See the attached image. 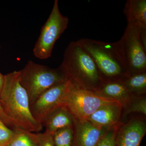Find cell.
Listing matches in <instances>:
<instances>
[{
  "mask_svg": "<svg viewBox=\"0 0 146 146\" xmlns=\"http://www.w3.org/2000/svg\"><path fill=\"white\" fill-rule=\"evenodd\" d=\"M0 104L13 126V130L39 132L43 126L35 121L30 110L28 95L20 81L19 71L4 75Z\"/></svg>",
  "mask_w": 146,
  "mask_h": 146,
  "instance_id": "1",
  "label": "cell"
},
{
  "mask_svg": "<svg viewBox=\"0 0 146 146\" xmlns=\"http://www.w3.org/2000/svg\"><path fill=\"white\" fill-rule=\"evenodd\" d=\"M59 67L76 88L95 93L103 82L94 60L77 41L70 42L65 49Z\"/></svg>",
  "mask_w": 146,
  "mask_h": 146,
  "instance_id": "2",
  "label": "cell"
},
{
  "mask_svg": "<svg viewBox=\"0 0 146 146\" xmlns=\"http://www.w3.org/2000/svg\"><path fill=\"white\" fill-rule=\"evenodd\" d=\"M77 41L94 60L103 81H122L129 76L117 42L111 43L88 38H82Z\"/></svg>",
  "mask_w": 146,
  "mask_h": 146,
  "instance_id": "3",
  "label": "cell"
},
{
  "mask_svg": "<svg viewBox=\"0 0 146 146\" xmlns=\"http://www.w3.org/2000/svg\"><path fill=\"white\" fill-rule=\"evenodd\" d=\"M19 71L20 82L27 93L30 104L49 89L67 80L60 67L52 68L31 60Z\"/></svg>",
  "mask_w": 146,
  "mask_h": 146,
  "instance_id": "4",
  "label": "cell"
},
{
  "mask_svg": "<svg viewBox=\"0 0 146 146\" xmlns=\"http://www.w3.org/2000/svg\"><path fill=\"white\" fill-rule=\"evenodd\" d=\"M116 102L119 103L100 96L94 92L76 88L70 82L68 91L62 101V106L70 112L74 119L84 121H87L102 106Z\"/></svg>",
  "mask_w": 146,
  "mask_h": 146,
  "instance_id": "5",
  "label": "cell"
},
{
  "mask_svg": "<svg viewBox=\"0 0 146 146\" xmlns=\"http://www.w3.org/2000/svg\"><path fill=\"white\" fill-rule=\"evenodd\" d=\"M69 23L68 17L60 12L58 1L55 0L51 12L35 45L33 54L35 57L46 59L51 56L56 42L67 28Z\"/></svg>",
  "mask_w": 146,
  "mask_h": 146,
  "instance_id": "6",
  "label": "cell"
},
{
  "mask_svg": "<svg viewBox=\"0 0 146 146\" xmlns=\"http://www.w3.org/2000/svg\"><path fill=\"white\" fill-rule=\"evenodd\" d=\"M141 30L127 25L117 43L129 76L146 72V49L140 39Z\"/></svg>",
  "mask_w": 146,
  "mask_h": 146,
  "instance_id": "7",
  "label": "cell"
},
{
  "mask_svg": "<svg viewBox=\"0 0 146 146\" xmlns=\"http://www.w3.org/2000/svg\"><path fill=\"white\" fill-rule=\"evenodd\" d=\"M70 82L65 81L49 89L31 104L30 110L37 123L43 126L44 122L54 110L62 106V101L67 93Z\"/></svg>",
  "mask_w": 146,
  "mask_h": 146,
  "instance_id": "8",
  "label": "cell"
},
{
  "mask_svg": "<svg viewBox=\"0 0 146 146\" xmlns=\"http://www.w3.org/2000/svg\"><path fill=\"white\" fill-rule=\"evenodd\" d=\"M146 133L145 119L136 117L127 123L119 124L116 133V146H140Z\"/></svg>",
  "mask_w": 146,
  "mask_h": 146,
  "instance_id": "9",
  "label": "cell"
},
{
  "mask_svg": "<svg viewBox=\"0 0 146 146\" xmlns=\"http://www.w3.org/2000/svg\"><path fill=\"white\" fill-rule=\"evenodd\" d=\"M73 146H98L108 129L96 126L89 121H78L74 119Z\"/></svg>",
  "mask_w": 146,
  "mask_h": 146,
  "instance_id": "10",
  "label": "cell"
},
{
  "mask_svg": "<svg viewBox=\"0 0 146 146\" xmlns=\"http://www.w3.org/2000/svg\"><path fill=\"white\" fill-rule=\"evenodd\" d=\"M123 110L122 105L119 103L105 105L97 110L87 120L98 127L109 129L119 125Z\"/></svg>",
  "mask_w": 146,
  "mask_h": 146,
  "instance_id": "11",
  "label": "cell"
},
{
  "mask_svg": "<svg viewBox=\"0 0 146 146\" xmlns=\"http://www.w3.org/2000/svg\"><path fill=\"white\" fill-rule=\"evenodd\" d=\"M123 12L126 18L127 25L146 30V0H128Z\"/></svg>",
  "mask_w": 146,
  "mask_h": 146,
  "instance_id": "12",
  "label": "cell"
},
{
  "mask_svg": "<svg viewBox=\"0 0 146 146\" xmlns=\"http://www.w3.org/2000/svg\"><path fill=\"white\" fill-rule=\"evenodd\" d=\"M95 94L100 96L114 100L122 105L123 108L130 101L132 96L121 81H103Z\"/></svg>",
  "mask_w": 146,
  "mask_h": 146,
  "instance_id": "13",
  "label": "cell"
},
{
  "mask_svg": "<svg viewBox=\"0 0 146 146\" xmlns=\"http://www.w3.org/2000/svg\"><path fill=\"white\" fill-rule=\"evenodd\" d=\"M74 118L70 112L63 106L54 110L46 118L44 123L45 132L52 135L59 129L74 126Z\"/></svg>",
  "mask_w": 146,
  "mask_h": 146,
  "instance_id": "14",
  "label": "cell"
},
{
  "mask_svg": "<svg viewBox=\"0 0 146 146\" xmlns=\"http://www.w3.org/2000/svg\"><path fill=\"white\" fill-rule=\"evenodd\" d=\"M121 82L132 96L145 95L146 72L129 76Z\"/></svg>",
  "mask_w": 146,
  "mask_h": 146,
  "instance_id": "15",
  "label": "cell"
},
{
  "mask_svg": "<svg viewBox=\"0 0 146 146\" xmlns=\"http://www.w3.org/2000/svg\"><path fill=\"white\" fill-rule=\"evenodd\" d=\"M55 146H73L74 130L73 127L59 129L52 134Z\"/></svg>",
  "mask_w": 146,
  "mask_h": 146,
  "instance_id": "16",
  "label": "cell"
},
{
  "mask_svg": "<svg viewBox=\"0 0 146 146\" xmlns=\"http://www.w3.org/2000/svg\"><path fill=\"white\" fill-rule=\"evenodd\" d=\"M123 109L124 110V115L133 112L141 113L146 115V98L145 96H132L129 103Z\"/></svg>",
  "mask_w": 146,
  "mask_h": 146,
  "instance_id": "17",
  "label": "cell"
},
{
  "mask_svg": "<svg viewBox=\"0 0 146 146\" xmlns=\"http://www.w3.org/2000/svg\"><path fill=\"white\" fill-rule=\"evenodd\" d=\"M15 134L6 146H36L26 131L14 130Z\"/></svg>",
  "mask_w": 146,
  "mask_h": 146,
  "instance_id": "18",
  "label": "cell"
},
{
  "mask_svg": "<svg viewBox=\"0 0 146 146\" xmlns=\"http://www.w3.org/2000/svg\"><path fill=\"white\" fill-rule=\"evenodd\" d=\"M26 131L36 146H55L52 134L46 132L35 133Z\"/></svg>",
  "mask_w": 146,
  "mask_h": 146,
  "instance_id": "19",
  "label": "cell"
},
{
  "mask_svg": "<svg viewBox=\"0 0 146 146\" xmlns=\"http://www.w3.org/2000/svg\"><path fill=\"white\" fill-rule=\"evenodd\" d=\"M119 125L108 130L100 141L98 146H116L115 138Z\"/></svg>",
  "mask_w": 146,
  "mask_h": 146,
  "instance_id": "20",
  "label": "cell"
},
{
  "mask_svg": "<svg viewBox=\"0 0 146 146\" xmlns=\"http://www.w3.org/2000/svg\"><path fill=\"white\" fill-rule=\"evenodd\" d=\"M15 131L9 128L0 119V144L7 145L13 138Z\"/></svg>",
  "mask_w": 146,
  "mask_h": 146,
  "instance_id": "21",
  "label": "cell"
},
{
  "mask_svg": "<svg viewBox=\"0 0 146 146\" xmlns=\"http://www.w3.org/2000/svg\"><path fill=\"white\" fill-rule=\"evenodd\" d=\"M0 119L2 120L6 125L10 126L11 127L13 128V126L11 122L4 113L1 104H0Z\"/></svg>",
  "mask_w": 146,
  "mask_h": 146,
  "instance_id": "22",
  "label": "cell"
},
{
  "mask_svg": "<svg viewBox=\"0 0 146 146\" xmlns=\"http://www.w3.org/2000/svg\"><path fill=\"white\" fill-rule=\"evenodd\" d=\"M4 82V75H3L0 72V94L3 86Z\"/></svg>",
  "mask_w": 146,
  "mask_h": 146,
  "instance_id": "23",
  "label": "cell"
},
{
  "mask_svg": "<svg viewBox=\"0 0 146 146\" xmlns=\"http://www.w3.org/2000/svg\"><path fill=\"white\" fill-rule=\"evenodd\" d=\"M6 145H1V144H0V146H6Z\"/></svg>",
  "mask_w": 146,
  "mask_h": 146,
  "instance_id": "24",
  "label": "cell"
},
{
  "mask_svg": "<svg viewBox=\"0 0 146 146\" xmlns=\"http://www.w3.org/2000/svg\"><path fill=\"white\" fill-rule=\"evenodd\" d=\"M0 48H1V46H0Z\"/></svg>",
  "mask_w": 146,
  "mask_h": 146,
  "instance_id": "25",
  "label": "cell"
}]
</instances>
